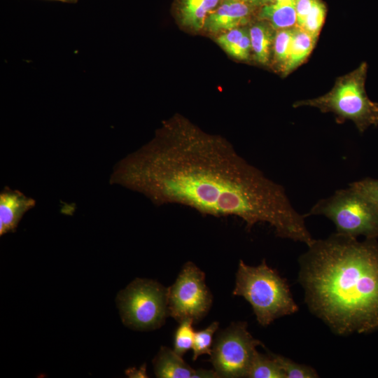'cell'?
<instances>
[{
	"label": "cell",
	"mask_w": 378,
	"mask_h": 378,
	"mask_svg": "<svg viewBox=\"0 0 378 378\" xmlns=\"http://www.w3.org/2000/svg\"><path fill=\"white\" fill-rule=\"evenodd\" d=\"M110 183L157 206L178 204L204 216H235L248 230L267 223L278 237L307 246L314 240L282 186L249 164L226 139L178 114L119 161Z\"/></svg>",
	"instance_id": "1"
},
{
	"label": "cell",
	"mask_w": 378,
	"mask_h": 378,
	"mask_svg": "<svg viewBox=\"0 0 378 378\" xmlns=\"http://www.w3.org/2000/svg\"><path fill=\"white\" fill-rule=\"evenodd\" d=\"M300 258L310 311L335 333L378 330V240L339 234L314 239Z\"/></svg>",
	"instance_id": "2"
},
{
	"label": "cell",
	"mask_w": 378,
	"mask_h": 378,
	"mask_svg": "<svg viewBox=\"0 0 378 378\" xmlns=\"http://www.w3.org/2000/svg\"><path fill=\"white\" fill-rule=\"evenodd\" d=\"M232 294L243 297L251 305L257 321L262 326L293 314L299 308L287 281L265 260L256 267L240 260Z\"/></svg>",
	"instance_id": "3"
},
{
	"label": "cell",
	"mask_w": 378,
	"mask_h": 378,
	"mask_svg": "<svg viewBox=\"0 0 378 378\" xmlns=\"http://www.w3.org/2000/svg\"><path fill=\"white\" fill-rule=\"evenodd\" d=\"M366 74L367 64L363 62L354 71L340 77L327 94L297 102L293 106H312L323 113H333L340 122L351 120L363 132L370 125H378V104L370 101L366 94Z\"/></svg>",
	"instance_id": "4"
},
{
	"label": "cell",
	"mask_w": 378,
	"mask_h": 378,
	"mask_svg": "<svg viewBox=\"0 0 378 378\" xmlns=\"http://www.w3.org/2000/svg\"><path fill=\"white\" fill-rule=\"evenodd\" d=\"M314 215L330 220L339 234L378 239V209L351 187L318 200L304 216Z\"/></svg>",
	"instance_id": "5"
},
{
	"label": "cell",
	"mask_w": 378,
	"mask_h": 378,
	"mask_svg": "<svg viewBox=\"0 0 378 378\" xmlns=\"http://www.w3.org/2000/svg\"><path fill=\"white\" fill-rule=\"evenodd\" d=\"M116 303L122 323L134 330L159 328L169 315L167 288L150 279H134L118 293Z\"/></svg>",
	"instance_id": "6"
},
{
	"label": "cell",
	"mask_w": 378,
	"mask_h": 378,
	"mask_svg": "<svg viewBox=\"0 0 378 378\" xmlns=\"http://www.w3.org/2000/svg\"><path fill=\"white\" fill-rule=\"evenodd\" d=\"M262 342L247 330L246 322L231 324L215 339L211 359L218 377H246L251 363Z\"/></svg>",
	"instance_id": "7"
},
{
	"label": "cell",
	"mask_w": 378,
	"mask_h": 378,
	"mask_svg": "<svg viewBox=\"0 0 378 378\" xmlns=\"http://www.w3.org/2000/svg\"><path fill=\"white\" fill-rule=\"evenodd\" d=\"M169 315L178 322L202 319L209 311L212 295L205 274L193 262H186L175 282L167 288Z\"/></svg>",
	"instance_id": "8"
},
{
	"label": "cell",
	"mask_w": 378,
	"mask_h": 378,
	"mask_svg": "<svg viewBox=\"0 0 378 378\" xmlns=\"http://www.w3.org/2000/svg\"><path fill=\"white\" fill-rule=\"evenodd\" d=\"M257 8L241 0H222L206 18L203 29L211 34L251 24Z\"/></svg>",
	"instance_id": "9"
},
{
	"label": "cell",
	"mask_w": 378,
	"mask_h": 378,
	"mask_svg": "<svg viewBox=\"0 0 378 378\" xmlns=\"http://www.w3.org/2000/svg\"><path fill=\"white\" fill-rule=\"evenodd\" d=\"M35 204L34 199L20 190L4 188L0 193V235L15 231L24 214Z\"/></svg>",
	"instance_id": "10"
},
{
	"label": "cell",
	"mask_w": 378,
	"mask_h": 378,
	"mask_svg": "<svg viewBox=\"0 0 378 378\" xmlns=\"http://www.w3.org/2000/svg\"><path fill=\"white\" fill-rule=\"evenodd\" d=\"M222 0H176V15L178 22L190 31L203 30L207 16Z\"/></svg>",
	"instance_id": "11"
},
{
	"label": "cell",
	"mask_w": 378,
	"mask_h": 378,
	"mask_svg": "<svg viewBox=\"0 0 378 378\" xmlns=\"http://www.w3.org/2000/svg\"><path fill=\"white\" fill-rule=\"evenodd\" d=\"M153 363L154 372L159 378H193L195 372L182 356L167 346L160 348Z\"/></svg>",
	"instance_id": "12"
},
{
	"label": "cell",
	"mask_w": 378,
	"mask_h": 378,
	"mask_svg": "<svg viewBox=\"0 0 378 378\" xmlns=\"http://www.w3.org/2000/svg\"><path fill=\"white\" fill-rule=\"evenodd\" d=\"M248 31L254 59L259 64H268L276 30L267 22L258 19L251 23Z\"/></svg>",
	"instance_id": "13"
},
{
	"label": "cell",
	"mask_w": 378,
	"mask_h": 378,
	"mask_svg": "<svg viewBox=\"0 0 378 378\" xmlns=\"http://www.w3.org/2000/svg\"><path fill=\"white\" fill-rule=\"evenodd\" d=\"M258 18L267 22L275 30L297 26L294 0H280L260 8Z\"/></svg>",
	"instance_id": "14"
},
{
	"label": "cell",
	"mask_w": 378,
	"mask_h": 378,
	"mask_svg": "<svg viewBox=\"0 0 378 378\" xmlns=\"http://www.w3.org/2000/svg\"><path fill=\"white\" fill-rule=\"evenodd\" d=\"M216 41L227 54L236 59L247 60L252 52L248 27L246 26L220 34Z\"/></svg>",
	"instance_id": "15"
},
{
	"label": "cell",
	"mask_w": 378,
	"mask_h": 378,
	"mask_svg": "<svg viewBox=\"0 0 378 378\" xmlns=\"http://www.w3.org/2000/svg\"><path fill=\"white\" fill-rule=\"evenodd\" d=\"M316 41L299 27L293 29V36L289 59L284 75L286 76L302 64L314 48Z\"/></svg>",
	"instance_id": "16"
},
{
	"label": "cell",
	"mask_w": 378,
	"mask_h": 378,
	"mask_svg": "<svg viewBox=\"0 0 378 378\" xmlns=\"http://www.w3.org/2000/svg\"><path fill=\"white\" fill-rule=\"evenodd\" d=\"M246 377L286 378L284 372L272 356V352L265 355L258 351L253 356Z\"/></svg>",
	"instance_id": "17"
},
{
	"label": "cell",
	"mask_w": 378,
	"mask_h": 378,
	"mask_svg": "<svg viewBox=\"0 0 378 378\" xmlns=\"http://www.w3.org/2000/svg\"><path fill=\"white\" fill-rule=\"evenodd\" d=\"M294 27L276 30L274 38L272 52V62L276 69L283 74L290 54Z\"/></svg>",
	"instance_id": "18"
},
{
	"label": "cell",
	"mask_w": 378,
	"mask_h": 378,
	"mask_svg": "<svg viewBox=\"0 0 378 378\" xmlns=\"http://www.w3.org/2000/svg\"><path fill=\"white\" fill-rule=\"evenodd\" d=\"M275 358L286 378H317V372L310 366L298 363L291 359L272 353Z\"/></svg>",
	"instance_id": "19"
},
{
	"label": "cell",
	"mask_w": 378,
	"mask_h": 378,
	"mask_svg": "<svg viewBox=\"0 0 378 378\" xmlns=\"http://www.w3.org/2000/svg\"><path fill=\"white\" fill-rule=\"evenodd\" d=\"M218 328V323L214 321L207 328L195 332L192 344V360H195L204 354L211 355L213 346V337Z\"/></svg>",
	"instance_id": "20"
},
{
	"label": "cell",
	"mask_w": 378,
	"mask_h": 378,
	"mask_svg": "<svg viewBox=\"0 0 378 378\" xmlns=\"http://www.w3.org/2000/svg\"><path fill=\"white\" fill-rule=\"evenodd\" d=\"M194 321L186 319L180 322V325L174 334V351L183 356L192 349L195 332L192 328Z\"/></svg>",
	"instance_id": "21"
},
{
	"label": "cell",
	"mask_w": 378,
	"mask_h": 378,
	"mask_svg": "<svg viewBox=\"0 0 378 378\" xmlns=\"http://www.w3.org/2000/svg\"><path fill=\"white\" fill-rule=\"evenodd\" d=\"M326 6L320 0H316L308 13L302 27L317 41L320 31L324 22Z\"/></svg>",
	"instance_id": "22"
},
{
	"label": "cell",
	"mask_w": 378,
	"mask_h": 378,
	"mask_svg": "<svg viewBox=\"0 0 378 378\" xmlns=\"http://www.w3.org/2000/svg\"><path fill=\"white\" fill-rule=\"evenodd\" d=\"M378 209V179L366 178L349 184Z\"/></svg>",
	"instance_id": "23"
},
{
	"label": "cell",
	"mask_w": 378,
	"mask_h": 378,
	"mask_svg": "<svg viewBox=\"0 0 378 378\" xmlns=\"http://www.w3.org/2000/svg\"><path fill=\"white\" fill-rule=\"evenodd\" d=\"M316 0H294L297 27H302Z\"/></svg>",
	"instance_id": "24"
},
{
	"label": "cell",
	"mask_w": 378,
	"mask_h": 378,
	"mask_svg": "<svg viewBox=\"0 0 378 378\" xmlns=\"http://www.w3.org/2000/svg\"><path fill=\"white\" fill-rule=\"evenodd\" d=\"M125 374L129 377H148L146 370V365H143L139 368H131L125 370Z\"/></svg>",
	"instance_id": "25"
},
{
	"label": "cell",
	"mask_w": 378,
	"mask_h": 378,
	"mask_svg": "<svg viewBox=\"0 0 378 378\" xmlns=\"http://www.w3.org/2000/svg\"><path fill=\"white\" fill-rule=\"evenodd\" d=\"M218 377L215 370L199 369L195 370L193 378H215Z\"/></svg>",
	"instance_id": "26"
},
{
	"label": "cell",
	"mask_w": 378,
	"mask_h": 378,
	"mask_svg": "<svg viewBox=\"0 0 378 378\" xmlns=\"http://www.w3.org/2000/svg\"><path fill=\"white\" fill-rule=\"evenodd\" d=\"M256 8H260L262 6L272 3V0H241Z\"/></svg>",
	"instance_id": "27"
},
{
	"label": "cell",
	"mask_w": 378,
	"mask_h": 378,
	"mask_svg": "<svg viewBox=\"0 0 378 378\" xmlns=\"http://www.w3.org/2000/svg\"><path fill=\"white\" fill-rule=\"evenodd\" d=\"M55 1H59L62 2H66V3H75L77 1V0H55Z\"/></svg>",
	"instance_id": "28"
},
{
	"label": "cell",
	"mask_w": 378,
	"mask_h": 378,
	"mask_svg": "<svg viewBox=\"0 0 378 378\" xmlns=\"http://www.w3.org/2000/svg\"><path fill=\"white\" fill-rule=\"evenodd\" d=\"M280 1V0H272V2H273V1Z\"/></svg>",
	"instance_id": "29"
}]
</instances>
